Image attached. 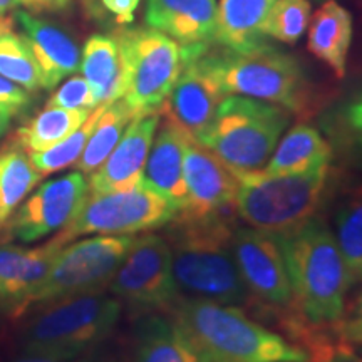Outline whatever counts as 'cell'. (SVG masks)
Wrapping results in <instances>:
<instances>
[{
    "instance_id": "d6a6232c",
    "label": "cell",
    "mask_w": 362,
    "mask_h": 362,
    "mask_svg": "<svg viewBox=\"0 0 362 362\" xmlns=\"http://www.w3.org/2000/svg\"><path fill=\"white\" fill-rule=\"evenodd\" d=\"M104 107H106V104H99L96 110L90 112L88 119L84 121L83 126L76 129L71 136H67L66 139H62L61 143L54 144L52 148L45 149V151L29 153L34 168L42 176H47L56 173V171L69 168V166H76Z\"/></svg>"
},
{
    "instance_id": "7c38bea8",
    "label": "cell",
    "mask_w": 362,
    "mask_h": 362,
    "mask_svg": "<svg viewBox=\"0 0 362 362\" xmlns=\"http://www.w3.org/2000/svg\"><path fill=\"white\" fill-rule=\"evenodd\" d=\"M88 194V178L81 171L44 181L8 216L4 238L34 243L61 232L78 215Z\"/></svg>"
},
{
    "instance_id": "30bf717a",
    "label": "cell",
    "mask_w": 362,
    "mask_h": 362,
    "mask_svg": "<svg viewBox=\"0 0 362 362\" xmlns=\"http://www.w3.org/2000/svg\"><path fill=\"white\" fill-rule=\"evenodd\" d=\"M178 210L143 185L107 193H89L84 205L59 235L66 240L86 235H134L168 225Z\"/></svg>"
},
{
    "instance_id": "9a60e30c",
    "label": "cell",
    "mask_w": 362,
    "mask_h": 362,
    "mask_svg": "<svg viewBox=\"0 0 362 362\" xmlns=\"http://www.w3.org/2000/svg\"><path fill=\"white\" fill-rule=\"evenodd\" d=\"M216 0H146L144 24L180 44L183 59L216 47Z\"/></svg>"
},
{
    "instance_id": "8992f818",
    "label": "cell",
    "mask_w": 362,
    "mask_h": 362,
    "mask_svg": "<svg viewBox=\"0 0 362 362\" xmlns=\"http://www.w3.org/2000/svg\"><path fill=\"white\" fill-rule=\"evenodd\" d=\"M121 309L123 304L104 291L44 305L22 337L24 354L74 359L94 352L112 334Z\"/></svg>"
},
{
    "instance_id": "836d02e7",
    "label": "cell",
    "mask_w": 362,
    "mask_h": 362,
    "mask_svg": "<svg viewBox=\"0 0 362 362\" xmlns=\"http://www.w3.org/2000/svg\"><path fill=\"white\" fill-rule=\"evenodd\" d=\"M310 16L309 0H277L267 17V37L288 45L297 44L309 27Z\"/></svg>"
},
{
    "instance_id": "ab89813d",
    "label": "cell",
    "mask_w": 362,
    "mask_h": 362,
    "mask_svg": "<svg viewBox=\"0 0 362 362\" xmlns=\"http://www.w3.org/2000/svg\"><path fill=\"white\" fill-rule=\"evenodd\" d=\"M336 327L344 339H347L354 346H362V319H359V317L341 320V322L336 324Z\"/></svg>"
},
{
    "instance_id": "4dcf8cb0",
    "label": "cell",
    "mask_w": 362,
    "mask_h": 362,
    "mask_svg": "<svg viewBox=\"0 0 362 362\" xmlns=\"http://www.w3.org/2000/svg\"><path fill=\"white\" fill-rule=\"evenodd\" d=\"M320 129L332 148L362 153V88L329 107L320 117Z\"/></svg>"
},
{
    "instance_id": "cb8c5ba5",
    "label": "cell",
    "mask_w": 362,
    "mask_h": 362,
    "mask_svg": "<svg viewBox=\"0 0 362 362\" xmlns=\"http://www.w3.org/2000/svg\"><path fill=\"white\" fill-rule=\"evenodd\" d=\"M79 69L98 104H111L123 98V62L115 35H90L81 52Z\"/></svg>"
},
{
    "instance_id": "74e56055",
    "label": "cell",
    "mask_w": 362,
    "mask_h": 362,
    "mask_svg": "<svg viewBox=\"0 0 362 362\" xmlns=\"http://www.w3.org/2000/svg\"><path fill=\"white\" fill-rule=\"evenodd\" d=\"M27 250L22 245H2L0 247V302L6 297L8 284L16 277L17 272L24 264Z\"/></svg>"
},
{
    "instance_id": "7402d4cb",
    "label": "cell",
    "mask_w": 362,
    "mask_h": 362,
    "mask_svg": "<svg viewBox=\"0 0 362 362\" xmlns=\"http://www.w3.org/2000/svg\"><path fill=\"white\" fill-rule=\"evenodd\" d=\"M134 362H208L173 319L151 315L136 332Z\"/></svg>"
},
{
    "instance_id": "277c9868",
    "label": "cell",
    "mask_w": 362,
    "mask_h": 362,
    "mask_svg": "<svg viewBox=\"0 0 362 362\" xmlns=\"http://www.w3.org/2000/svg\"><path fill=\"white\" fill-rule=\"evenodd\" d=\"M322 166L296 175H270L265 170L233 171L235 208L245 223L274 237H287L314 218L329 181Z\"/></svg>"
},
{
    "instance_id": "4fadbf2b",
    "label": "cell",
    "mask_w": 362,
    "mask_h": 362,
    "mask_svg": "<svg viewBox=\"0 0 362 362\" xmlns=\"http://www.w3.org/2000/svg\"><path fill=\"white\" fill-rule=\"evenodd\" d=\"M232 248L235 264L250 296L275 310L291 307L292 288L277 237L252 226L235 228Z\"/></svg>"
},
{
    "instance_id": "83f0119b",
    "label": "cell",
    "mask_w": 362,
    "mask_h": 362,
    "mask_svg": "<svg viewBox=\"0 0 362 362\" xmlns=\"http://www.w3.org/2000/svg\"><path fill=\"white\" fill-rule=\"evenodd\" d=\"M134 117V112L131 111L124 99H117L115 103L106 104L93 133L89 136V141L86 144L83 155L76 163L78 171L83 175L94 173L111 155V151L119 143L121 136L124 134L126 128Z\"/></svg>"
},
{
    "instance_id": "7a4b0ae2",
    "label": "cell",
    "mask_w": 362,
    "mask_h": 362,
    "mask_svg": "<svg viewBox=\"0 0 362 362\" xmlns=\"http://www.w3.org/2000/svg\"><path fill=\"white\" fill-rule=\"evenodd\" d=\"M277 240L287 265L292 309L312 324L341 322L351 284L329 225L315 215L297 232Z\"/></svg>"
},
{
    "instance_id": "1f68e13d",
    "label": "cell",
    "mask_w": 362,
    "mask_h": 362,
    "mask_svg": "<svg viewBox=\"0 0 362 362\" xmlns=\"http://www.w3.org/2000/svg\"><path fill=\"white\" fill-rule=\"evenodd\" d=\"M16 19L0 29V76L30 93L42 89V81L33 54L22 34L13 33Z\"/></svg>"
},
{
    "instance_id": "2e32d148",
    "label": "cell",
    "mask_w": 362,
    "mask_h": 362,
    "mask_svg": "<svg viewBox=\"0 0 362 362\" xmlns=\"http://www.w3.org/2000/svg\"><path fill=\"white\" fill-rule=\"evenodd\" d=\"M183 175L187 198L178 214L211 215L235 205L237 178L232 170L193 138L185 148Z\"/></svg>"
},
{
    "instance_id": "d4e9b609",
    "label": "cell",
    "mask_w": 362,
    "mask_h": 362,
    "mask_svg": "<svg viewBox=\"0 0 362 362\" xmlns=\"http://www.w3.org/2000/svg\"><path fill=\"white\" fill-rule=\"evenodd\" d=\"M280 327L307 352L309 362H362L354 344L344 339L336 324H312L296 310L282 309Z\"/></svg>"
},
{
    "instance_id": "60d3db41",
    "label": "cell",
    "mask_w": 362,
    "mask_h": 362,
    "mask_svg": "<svg viewBox=\"0 0 362 362\" xmlns=\"http://www.w3.org/2000/svg\"><path fill=\"white\" fill-rule=\"evenodd\" d=\"M96 352V351H94ZM94 352H89V354L74 357V359H56V357H45V356H29L25 354L21 359H17L16 362H101L99 357L94 354Z\"/></svg>"
},
{
    "instance_id": "52a82bcc",
    "label": "cell",
    "mask_w": 362,
    "mask_h": 362,
    "mask_svg": "<svg viewBox=\"0 0 362 362\" xmlns=\"http://www.w3.org/2000/svg\"><path fill=\"white\" fill-rule=\"evenodd\" d=\"M211 64L225 96L237 94L277 104L304 115L312 101V84L300 61L269 42L245 52L214 47Z\"/></svg>"
},
{
    "instance_id": "ac0fdd59",
    "label": "cell",
    "mask_w": 362,
    "mask_h": 362,
    "mask_svg": "<svg viewBox=\"0 0 362 362\" xmlns=\"http://www.w3.org/2000/svg\"><path fill=\"white\" fill-rule=\"evenodd\" d=\"M13 19L37 64L42 89L57 88L79 71L81 51L64 30L27 12H16Z\"/></svg>"
},
{
    "instance_id": "ba28073f",
    "label": "cell",
    "mask_w": 362,
    "mask_h": 362,
    "mask_svg": "<svg viewBox=\"0 0 362 362\" xmlns=\"http://www.w3.org/2000/svg\"><path fill=\"white\" fill-rule=\"evenodd\" d=\"M134 238L133 235H94L71 245L67 243L44 282L21 302L11 317H21L27 310L62 298L103 292L110 287Z\"/></svg>"
},
{
    "instance_id": "ffe728a7",
    "label": "cell",
    "mask_w": 362,
    "mask_h": 362,
    "mask_svg": "<svg viewBox=\"0 0 362 362\" xmlns=\"http://www.w3.org/2000/svg\"><path fill=\"white\" fill-rule=\"evenodd\" d=\"M354 35L351 12L336 0H327L310 16L307 27V47L324 62L336 78L342 79L347 71V57Z\"/></svg>"
},
{
    "instance_id": "603a6c76",
    "label": "cell",
    "mask_w": 362,
    "mask_h": 362,
    "mask_svg": "<svg viewBox=\"0 0 362 362\" xmlns=\"http://www.w3.org/2000/svg\"><path fill=\"white\" fill-rule=\"evenodd\" d=\"M334 148L315 126L300 123L288 131L275 148L267 163L270 175H296L304 171L330 166Z\"/></svg>"
},
{
    "instance_id": "b9f144b4",
    "label": "cell",
    "mask_w": 362,
    "mask_h": 362,
    "mask_svg": "<svg viewBox=\"0 0 362 362\" xmlns=\"http://www.w3.org/2000/svg\"><path fill=\"white\" fill-rule=\"evenodd\" d=\"M11 123H12L11 117L6 116V115H2V112H0V139H2L4 136L7 134L8 129H11Z\"/></svg>"
},
{
    "instance_id": "f1b7e54d",
    "label": "cell",
    "mask_w": 362,
    "mask_h": 362,
    "mask_svg": "<svg viewBox=\"0 0 362 362\" xmlns=\"http://www.w3.org/2000/svg\"><path fill=\"white\" fill-rule=\"evenodd\" d=\"M334 221V237L342 253L351 287L362 284V185L346 194Z\"/></svg>"
},
{
    "instance_id": "484cf974",
    "label": "cell",
    "mask_w": 362,
    "mask_h": 362,
    "mask_svg": "<svg viewBox=\"0 0 362 362\" xmlns=\"http://www.w3.org/2000/svg\"><path fill=\"white\" fill-rule=\"evenodd\" d=\"M42 178L29 153L16 141L0 149V225L6 223Z\"/></svg>"
},
{
    "instance_id": "d590c367",
    "label": "cell",
    "mask_w": 362,
    "mask_h": 362,
    "mask_svg": "<svg viewBox=\"0 0 362 362\" xmlns=\"http://www.w3.org/2000/svg\"><path fill=\"white\" fill-rule=\"evenodd\" d=\"M34 106V93L0 76V112L13 119Z\"/></svg>"
},
{
    "instance_id": "5bb4252c",
    "label": "cell",
    "mask_w": 362,
    "mask_h": 362,
    "mask_svg": "<svg viewBox=\"0 0 362 362\" xmlns=\"http://www.w3.org/2000/svg\"><path fill=\"white\" fill-rule=\"evenodd\" d=\"M211 51V49H210ZM210 51L183 59L178 81L160 115L197 139L214 119L225 93L211 64Z\"/></svg>"
},
{
    "instance_id": "4316f807",
    "label": "cell",
    "mask_w": 362,
    "mask_h": 362,
    "mask_svg": "<svg viewBox=\"0 0 362 362\" xmlns=\"http://www.w3.org/2000/svg\"><path fill=\"white\" fill-rule=\"evenodd\" d=\"M93 111L44 107V111L16 131L13 141L27 153L45 151L81 128Z\"/></svg>"
},
{
    "instance_id": "9c48e42d",
    "label": "cell",
    "mask_w": 362,
    "mask_h": 362,
    "mask_svg": "<svg viewBox=\"0 0 362 362\" xmlns=\"http://www.w3.org/2000/svg\"><path fill=\"white\" fill-rule=\"evenodd\" d=\"M115 39L123 62V98L134 116L160 112L181 69L178 42L151 27H119Z\"/></svg>"
},
{
    "instance_id": "f546056e",
    "label": "cell",
    "mask_w": 362,
    "mask_h": 362,
    "mask_svg": "<svg viewBox=\"0 0 362 362\" xmlns=\"http://www.w3.org/2000/svg\"><path fill=\"white\" fill-rule=\"evenodd\" d=\"M66 245V240L57 232L56 237L45 242L44 245L27 250L24 264H22L21 270L17 272L16 277L12 279V282L8 284L6 297L0 302V307L7 310L8 315H12L13 310L21 305V302L44 282L54 260L57 259L59 252Z\"/></svg>"
},
{
    "instance_id": "f35d334b",
    "label": "cell",
    "mask_w": 362,
    "mask_h": 362,
    "mask_svg": "<svg viewBox=\"0 0 362 362\" xmlns=\"http://www.w3.org/2000/svg\"><path fill=\"white\" fill-rule=\"evenodd\" d=\"M139 2L141 0H101V6L112 16L117 25H129L133 24Z\"/></svg>"
},
{
    "instance_id": "8d00e7d4",
    "label": "cell",
    "mask_w": 362,
    "mask_h": 362,
    "mask_svg": "<svg viewBox=\"0 0 362 362\" xmlns=\"http://www.w3.org/2000/svg\"><path fill=\"white\" fill-rule=\"evenodd\" d=\"M76 0H0V16L16 12L27 13H61L71 11Z\"/></svg>"
},
{
    "instance_id": "3957f363",
    "label": "cell",
    "mask_w": 362,
    "mask_h": 362,
    "mask_svg": "<svg viewBox=\"0 0 362 362\" xmlns=\"http://www.w3.org/2000/svg\"><path fill=\"white\" fill-rule=\"evenodd\" d=\"M171 319L208 362H309L300 346L252 320L235 305L187 298L173 305Z\"/></svg>"
},
{
    "instance_id": "5b68a950",
    "label": "cell",
    "mask_w": 362,
    "mask_h": 362,
    "mask_svg": "<svg viewBox=\"0 0 362 362\" xmlns=\"http://www.w3.org/2000/svg\"><path fill=\"white\" fill-rule=\"evenodd\" d=\"M291 119L292 112L277 104L230 94L194 141L230 170H264Z\"/></svg>"
},
{
    "instance_id": "7bdbcfd3",
    "label": "cell",
    "mask_w": 362,
    "mask_h": 362,
    "mask_svg": "<svg viewBox=\"0 0 362 362\" xmlns=\"http://www.w3.org/2000/svg\"><path fill=\"white\" fill-rule=\"evenodd\" d=\"M356 317H359V319H362V293L359 296V298H357V304H356Z\"/></svg>"
},
{
    "instance_id": "8fae6325",
    "label": "cell",
    "mask_w": 362,
    "mask_h": 362,
    "mask_svg": "<svg viewBox=\"0 0 362 362\" xmlns=\"http://www.w3.org/2000/svg\"><path fill=\"white\" fill-rule=\"evenodd\" d=\"M110 291L121 304L138 314L173 309L178 302V287L166 237L146 233L134 238L111 280Z\"/></svg>"
},
{
    "instance_id": "44dd1931",
    "label": "cell",
    "mask_w": 362,
    "mask_h": 362,
    "mask_svg": "<svg viewBox=\"0 0 362 362\" xmlns=\"http://www.w3.org/2000/svg\"><path fill=\"white\" fill-rule=\"evenodd\" d=\"M277 0H220L216 47L245 52L267 44V17Z\"/></svg>"
},
{
    "instance_id": "d6986e66",
    "label": "cell",
    "mask_w": 362,
    "mask_h": 362,
    "mask_svg": "<svg viewBox=\"0 0 362 362\" xmlns=\"http://www.w3.org/2000/svg\"><path fill=\"white\" fill-rule=\"evenodd\" d=\"M189 138L183 129L165 119L156 129L141 178L143 187L168 200L176 210L183 208L187 198L183 158Z\"/></svg>"
},
{
    "instance_id": "6da1fadb",
    "label": "cell",
    "mask_w": 362,
    "mask_h": 362,
    "mask_svg": "<svg viewBox=\"0 0 362 362\" xmlns=\"http://www.w3.org/2000/svg\"><path fill=\"white\" fill-rule=\"evenodd\" d=\"M168 240L178 292L223 305H245L250 292L233 259V225L223 211L175 215Z\"/></svg>"
},
{
    "instance_id": "e0dca14e",
    "label": "cell",
    "mask_w": 362,
    "mask_h": 362,
    "mask_svg": "<svg viewBox=\"0 0 362 362\" xmlns=\"http://www.w3.org/2000/svg\"><path fill=\"white\" fill-rule=\"evenodd\" d=\"M160 112L136 116L128 124L119 143L99 168L90 173L89 193L129 189L141 185L149 148L160 126Z\"/></svg>"
},
{
    "instance_id": "e575fe53",
    "label": "cell",
    "mask_w": 362,
    "mask_h": 362,
    "mask_svg": "<svg viewBox=\"0 0 362 362\" xmlns=\"http://www.w3.org/2000/svg\"><path fill=\"white\" fill-rule=\"evenodd\" d=\"M99 106L93 89L83 76H72L51 94L45 107H62V110L93 111Z\"/></svg>"
}]
</instances>
